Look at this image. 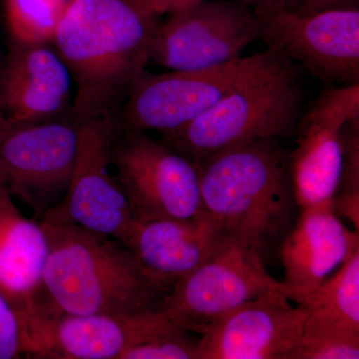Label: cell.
<instances>
[{"label":"cell","instance_id":"e0dca14e","mask_svg":"<svg viewBox=\"0 0 359 359\" xmlns=\"http://www.w3.org/2000/svg\"><path fill=\"white\" fill-rule=\"evenodd\" d=\"M358 250V231L348 230L332 207L301 210L280 247L283 292L316 289Z\"/></svg>","mask_w":359,"mask_h":359},{"label":"cell","instance_id":"9c48e42d","mask_svg":"<svg viewBox=\"0 0 359 359\" xmlns=\"http://www.w3.org/2000/svg\"><path fill=\"white\" fill-rule=\"evenodd\" d=\"M120 129L119 116H98L79 123L69 186L41 221L74 224L123 242L137 219L119 182L110 173L111 149Z\"/></svg>","mask_w":359,"mask_h":359},{"label":"cell","instance_id":"ffe728a7","mask_svg":"<svg viewBox=\"0 0 359 359\" xmlns=\"http://www.w3.org/2000/svg\"><path fill=\"white\" fill-rule=\"evenodd\" d=\"M7 21L16 42L47 44L54 35L65 8L54 0H6Z\"/></svg>","mask_w":359,"mask_h":359},{"label":"cell","instance_id":"4fadbf2b","mask_svg":"<svg viewBox=\"0 0 359 359\" xmlns=\"http://www.w3.org/2000/svg\"><path fill=\"white\" fill-rule=\"evenodd\" d=\"M359 116V83L325 90L301 115L289 171L299 210L332 207L341 178V128Z\"/></svg>","mask_w":359,"mask_h":359},{"label":"cell","instance_id":"cb8c5ba5","mask_svg":"<svg viewBox=\"0 0 359 359\" xmlns=\"http://www.w3.org/2000/svg\"><path fill=\"white\" fill-rule=\"evenodd\" d=\"M22 354L23 337L20 318L0 292V359L18 358Z\"/></svg>","mask_w":359,"mask_h":359},{"label":"cell","instance_id":"9a60e30c","mask_svg":"<svg viewBox=\"0 0 359 359\" xmlns=\"http://www.w3.org/2000/svg\"><path fill=\"white\" fill-rule=\"evenodd\" d=\"M71 84L57 52L15 41L0 74V111L16 126L57 119L69 107Z\"/></svg>","mask_w":359,"mask_h":359},{"label":"cell","instance_id":"ba28073f","mask_svg":"<svg viewBox=\"0 0 359 359\" xmlns=\"http://www.w3.org/2000/svg\"><path fill=\"white\" fill-rule=\"evenodd\" d=\"M111 165L137 219H189L205 212L199 166L163 139L121 128Z\"/></svg>","mask_w":359,"mask_h":359},{"label":"cell","instance_id":"277c9868","mask_svg":"<svg viewBox=\"0 0 359 359\" xmlns=\"http://www.w3.org/2000/svg\"><path fill=\"white\" fill-rule=\"evenodd\" d=\"M295 66L287 63L244 85L197 119L162 134L163 140L198 165L235 144L294 133L304 100Z\"/></svg>","mask_w":359,"mask_h":359},{"label":"cell","instance_id":"f1b7e54d","mask_svg":"<svg viewBox=\"0 0 359 359\" xmlns=\"http://www.w3.org/2000/svg\"><path fill=\"white\" fill-rule=\"evenodd\" d=\"M54 1L57 2L59 6H62L63 8L65 9V7L67 6L72 0H54Z\"/></svg>","mask_w":359,"mask_h":359},{"label":"cell","instance_id":"44dd1931","mask_svg":"<svg viewBox=\"0 0 359 359\" xmlns=\"http://www.w3.org/2000/svg\"><path fill=\"white\" fill-rule=\"evenodd\" d=\"M359 337L304 334L289 359H358Z\"/></svg>","mask_w":359,"mask_h":359},{"label":"cell","instance_id":"30bf717a","mask_svg":"<svg viewBox=\"0 0 359 359\" xmlns=\"http://www.w3.org/2000/svg\"><path fill=\"white\" fill-rule=\"evenodd\" d=\"M259 14L235 0H200L159 23L149 62L173 71L205 69L230 62L259 39Z\"/></svg>","mask_w":359,"mask_h":359},{"label":"cell","instance_id":"5bb4252c","mask_svg":"<svg viewBox=\"0 0 359 359\" xmlns=\"http://www.w3.org/2000/svg\"><path fill=\"white\" fill-rule=\"evenodd\" d=\"M283 290H271L205 328L198 340L199 359H289L306 313Z\"/></svg>","mask_w":359,"mask_h":359},{"label":"cell","instance_id":"7a4b0ae2","mask_svg":"<svg viewBox=\"0 0 359 359\" xmlns=\"http://www.w3.org/2000/svg\"><path fill=\"white\" fill-rule=\"evenodd\" d=\"M198 166L204 211L266 262L299 210L287 154L276 139H257L217 151Z\"/></svg>","mask_w":359,"mask_h":359},{"label":"cell","instance_id":"603a6c76","mask_svg":"<svg viewBox=\"0 0 359 359\" xmlns=\"http://www.w3.org/2000/svg\"><path fill=\"white\" fill-rule=\"evenodd\" d=\"M341 155V178L337 193L359 195V116L347 120L342 126Z\"/></svg>","mask_w":359,"mask_h":359},{"label":"cell","instance_id":"ac0fdd59","mask_svg":"<svg viewBox=\"0 0 359 359\" xmlns=\"http://www.w3.org/2000/svg\"><path fill=\"white\" fill-rule=\"evenodd\" d=\"M47 255L43 226L23 216L0 186V292L18 318L43 295Z\"/></svg>","mask_w":359,"mask_h":359},{"label":"cell","instance_id":"3957f363","mask_svg":"<svg viewBox=\"0 0 359 359\" xmlns=\"http://www.w3.org/2000/svg\"><path fill=\"white\" fill-rule=\"evenodd\" d=\"M48 255L43 297L65 313H137L162 309L168 292L115 238L74 224L40 221Z\"/></svg>","mask_w":359,"mask_h":359},{"label":"cell","instance_id":"2e32d148","mask_svg":"<svg viewBox=\"0 0 359 359\" xmlns=\"http://www.w3.org/2000/svg\"><path fill=\"white\" fill-rule=\"evenodd\" d=\"M226 231L204 212L189 219H136L122 244L168 294L218 245Z\"/></svg>","mask_w":359,"mask_h":359},{"label":"cell","instance_id":"4316f807","mask_svg":"<svg viewBox=\"0 0 359 359\" xmlns=\"http://www.w3.org/2000/svg\"><path fill=\"white\" fill-rule=\"evenodd\" d=\"M254 9L257 14L271 13L280 8H294L295 0H235Z\"/></svg>","mask_w":359,"mask_h":359},{"label":"cell","instance_id":"8fae6325","mask_svg":"<svg viewBox=\"0 0 359 359\" xmlns=\"http://www.w3.org/2000/svg\"><path fill=\"white\" fill-rule=\"evenodd\" d=\"M79 124L11 125L0 134V186L37 218L65 197L76 161Z\"/></svg>","mask_w":359,"mask_h":359},{"label":"cell","instance_id":"52a82bcc","mask_svg":"<svg viewBox=\"0 0 359 359\" xmlns=\"http://www.w3.org/2000/svg\"><path fill=\"white\" fill-rule=\"evenodd\" d=\"M283 289L254 250L226 233L211 254L174 285L162 311L184 332L202 334L238 306Z\"/></svg>","mask_w":359,"mask_h":359},{"label":"cell","instance_id":"484cf974","mask_svg":"<svg viewBox=\"0 0 359 359\" xmlns=\"http://www.w3.org/2000/svg\"><path fill=\"white\" fill-rule=\"evenodd\" d=\"M156 15L171 14L187 6H192L200 0H140Z\"/></svg>","mask_w":359,"mask_h":359},{"label":"cell","instance_id":"7402d4cb","mask_svg":"<svg viewBox=\"0 0 359 359\" xmlns=\"http://www.w3.org/2000/svg\"><path fill=\"white\" fill-rule=\"evenodd\" d=\"M121 359H199L198 340L177 330L132 347Z\"/></svg>","mask_w":359,"mask_h":359},{"label":"cell","instance_id":"83f0119b","mask_svg":"<svg viewBox=\"0 0 359 359\" xmlns=\"http://www.w3.org/2000/svg\"><path fill=\"white\" fill-rule=\"evenodd\" d=\"M11 126V123L7 121L6 118L2 114L0 111V134L4 133L6 129H8Z\"/></svg>","mask_w":359,"mask_h":359},{"label":"cell","instance_id":"7c38bea8","mask_svg":"<svg viewBox=\"0 0 359 359\" xmlns=\"http://www.w3.org/2000/svg\"><path fill=\"white\" fill-rule=\"evenodd\" d=\"M259 39L327 83H359L358 7L299 14L280 8L259 14Z\"/></svg>","mask_w":359,"mask_h":359},{"label":"cell","instance_id":"5b68a950","mask_svg":"<svg viewBox=\"0 0 359 359\" xmlns=\"http://www.w3.org/2000/svg\"><path fill=\"white\" fill-rule=\"evenodd\" d=\"M290 62L266 49L205 69L163 74L145 69L130 86L120 125L122 129L135 131H175L205 114L236 90Z\"/></svg>","mask_w":359,"mask_h":359},{"label":"cell","instance_id":"8992f818","mask_svg":"<svg viewBox=\"0 0 359 359\" xmlns=\"http://www.w3.org/2000/svg\"><path fill=\"white\" fill-rule=\"evenodd\" d=\"M23 354L35 358L121 359L142 342L181 330L162 309L137 313L71 314L40 299L20 318Z\"/></svg>","mask_w":359,"mask_h":359},{"label":"cell","instance_id":"6da1fadb","mask_svg":"<svg viewBox=\"0 0 359 359\" xmlns=\"http://www.w3.org/2000/svg\"><path fill=\"white\" fill-rule=\"evenodd\" d=\"M159 23L140 0H72L65 7L52 42L76 85L73 121L118 116L146 69Z\"/></svg>","mask_w":359,"mask_h":359},{"label":"cell","instance_id":"d6986e66","mask_svg":"<svg viewBox=\"0 0 359 359\" xmlns=\"http://www.w3.org/2000/svg\"><path fill=\"white\" fill-rule=\"evenodd\" d=\"M287 299L306 311L304 334L359 337V250L318 287Z\"/></svg>","mask_w":359,"mask_h":359},{"label":"cell","instance_id":"d4e9b609","mask_svg":"<svg viewBox=\"0 0 359 359\" xmlns=\"http://www.w3.org/2000/svg\"><path fill=\"white\" fill-rule=\"evenodd\" d=\"M358 0H295L292 11L299 14H313L328 9L353 7Z\"/></svg>","mask_w":359,"mask_h":359}]
</instances>
